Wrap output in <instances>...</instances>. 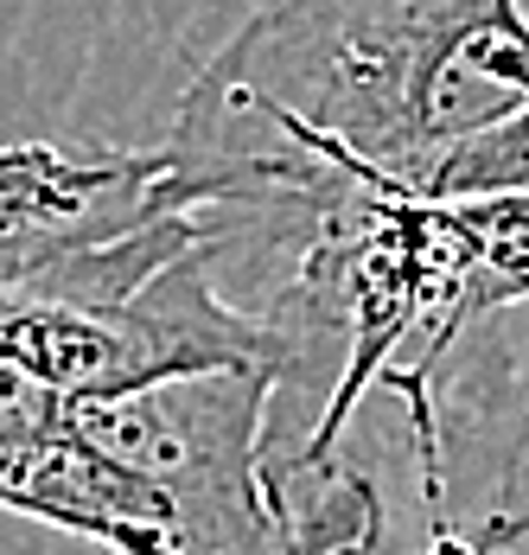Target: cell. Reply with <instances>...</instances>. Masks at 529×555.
I'll use <instances>...</instances> for the list:
<instances>
[{
  "label": "cell",
  "mask_w": 529,
  "mask_h": 555,
  "mask_svg": "<svg viewBox=\"0 0 529 555\" xmlns=\"http://www.w3.org/2000/svg\"><path fill=\"white\" fill-rule=\"evenodd\" d=\"M529 109V0H243L172 109V185L205 223L415 192L440 154Z\"/></svg>",
  "instance_id": "obj_1"
},
{
  "label": "cell",
  "mask_w": 529,
  "mask_h": 555,
  "mask_svg": "<svg viewBox=\"0 0 529 555\" xmlns=\"http://www.w3.org/2000/svg\"><path fill=\"white\" fill-rule=\"evenodd\" d=\"M243 555H434V441L415 364L389 371L332 435L268 422L262 517Z\"/></svg>",
  "instance_id": "obj_2"
},
{
  "label": "cell",
  "mask_w": 529,
  "mask_h": 555,
  "mask_svg": "<svg viewBox=\"0 0 529 555\" xmlns=\"http://www.w3.org/2000/svg\"><path fill=\"white\" fill-rule=\"evenodd\" d=\"M274 371H185L115 396H70L64 422L179 504L185 555H243L262 517V435Z\"/></svg>",
  "instance_id": "obj_3"
},
{
  "label": "cell",
  "mask_w": 529,
  "mask_h": 555,
  "mask_svg": "<svg viewBox=\"0 0 529 555\" xmlns=\"http://www.w3.org/2000/svg\"><path fill=\"white\" fill-rule=\"evenodd\" d=\"M434 441V555H529V333L478 320L415 364Z\"/></svg>",
  "instance_id": "obj_4"
},
{
  "label": "cell",
  "mask_w": 529,
  "mask_h": 555,
  "mask_svg": "<svg viewBox=\"0 0 529 555\" xmlns=\"http://www.w3.org/2000/svg\"><path fill=\"white\" fill-rule=\"evenodd\" d=\"M185 211L172 147H57L0 141V294L39 287L83 249Z\"/></svg>",
  "instance_id": "obj_5"
},
{
  "label": "cell",
  "mask_w": 529,
  "mask_h": 555,
  "mask_svg": "<svg viewBox=\"0 0 529 555\" xmlns=\"http://www.w3.org/2000/svg\"><path fill=\"white\" fill-rule=\"evenodd\" d=\"M0 511L103 543L108 555H185L179 504L134 466L90 447L70 422L39 441L0 447Z\"/></svg>",
  "instance_id": "obj_6"
},
{
  "label": "cell",
  "mask_w": 529,
  "mask_h": 555,
  "mask_svg": "<svg viewBox=\"0 0 529 555\" xmlns=\"http://www.w3.org/2000/svg\"><path fill=\"white\" fill-rule=\"evenodd\" d=\"M415 192L427 198H485V192H529V109L504 115L491 128H478L473 141H460L453 154H440Z\"/></svg>",
  "instance_id": "obj_7"
}]
</instances>
